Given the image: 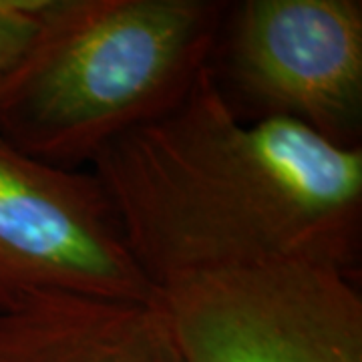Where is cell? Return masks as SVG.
Wrapping results in <instances>:
<instances>
[{"label": "cell", "mask_w": 362, "mask_h": 362, "mask_svg": "<svg viewBox=\"0 0 362 362\" xmlns=\"http://www.w3.org/2000/svg\"><path fill=\"white\" fill-rule=\"evenodd\" d=\"M0 362H181L157 300L51 292L0 312Z\"/></svg>", "instance_id": "6"}, {"label": "cell", "mask_w": 362, "mask_h": 362, "mask_svg": "<svg viewBox=\"0 0 362 362\" xmlns=\"http://www.w3.org/2000/svg\"><path fill=\"white\" fill-rule=\"evenodd\" d=\"M59 0H0V87L33 49Z\"/></svg>", "instance_id": "7"}, {"label": "cell", "mask_w": 362, "mask_h": 362, "mask_svg": "<svg viewBox=\"0 0 362 362\" xmlns=\"http://www.w3.org/2000/svg\"><path fill=\"white\" fill-rule=\"evenodd\" d=\"M181 362H362L354 272L282 259L175 280L156 292Z\"/></svg>", "instance_id": "3"}, {"label": "cell", "mask_w": 362, "mask_h": 362, "mask_svg": "<svg viewBox=\"0 0 362 362\" xmlns=\"http://www.w3.org/2000/svg\"><path fill=\"white\" fill-rule=\"evenodd\" d=\"M51 292L156 298L93 171L40 161L0 135V312Z\"/></svg>", "instance_id": "4"}, {"label": "cell", "mask_w": 362, "mask_h": 362, "mask_svg": "<svg viewBox=\"0 0 362 362\" xmlns=\"http://www.w3.org/2000/svg\"><path fill=\"white\" fill-rule=\"evenodd\" d=\"M90 165L156 292L282 259L356 268L361 145L286 117L244 121L211 65L173 109L109 143Z\"/></svg>", "instance_id": "1"}, {"label": "cell", "mask_w": 362, "mask_h": 362, "mask_svg": "<svg viewBox=\"0 0 362 362\" xmlns=\"http://www.w3.org/2000/svg\"><path fill=\"white\" fill-rule=\"evenodd\" d=\"M226 13L216 0H59L0 87V135L52 165L90 163L187 95Z\"/></svg>", "instance_id": "2"}, {"label": "cell", "mask_w": 362, "mask_h": 362, "mask_svg": "<svg viewBox=\"0 0 362 362\" xmlns=\"http://www.w3.org/2000/svg\"><path fill=\"white\" fill-rule=\"evenodd\" d=\"M216 49L259 117H286L340 145H358L362 2L246 0L228 8Z\"/></svg>", "instance_id": "5"}]
</instances>
